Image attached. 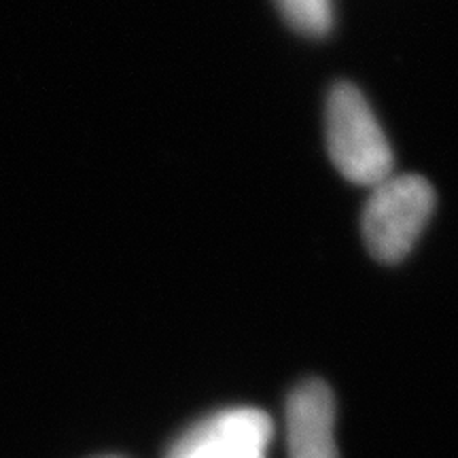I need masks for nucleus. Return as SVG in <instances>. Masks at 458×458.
Here are the masks:
<instances>
[{
    "mask_svg": "<svg viewBox=\"0 0 458 458\" xmlns=\"http://www.w3.org/2000/svg\"><path fill=\"white\" fill-rule=\"evenodd\" d=\"M329 157L351 182L376 187L393 174V148L368 98L352 83H335L325 108Z\"/></svg>",
    "mask_w": 458,
    "mask_h": 458,
    "instance_id": "f257e3e1",
    "label": "nucleus"
},
{
    "mask_svg": "<svg viewBox=\"0 0 458 458\" xmlns=\"http://www.w3.org/2000/svg\"><path fill=\"white\" fill-rule=\"evenodd\" d=\"M435 208V191L422 176H388L365 204L360 229L376 259L397 263L410 255Z\"/></svg>",
    "mask_w": 458,
    "mask_h": 458,
    "instance_id": "f03ea898",
    "label": "nucleus"
},
{
    "mask_svg": "<svg viewBox=\"0 0 458 458\" xmlns=\"http://www.w3.org/2000/svg\"><path fill=\"white\" fill-rule=\"evenodd\" d=\"M272 435L274 425L266 411L233 408L182 433L165 458H266Z\"/></svg>",
    "mask_w": 458,
    "mask_h": 458,
    "instance_id": "7ed1b4c3",
    "label": "nucleus"
},
{
    "mask_svg": "<svg viewBox=\"0 0 458 458\" xmlns=\"http://www.w3.org/2000/svg\"><path fill=\"white\" fill-rule=\"evenodd\" d=\"M289 458H340L335 445V399L323 380H306L286 401Z\"/></svg>",
    "mask_w": 458,
    "mask_h": 458,
    "instance_id": "20e7f679",
    "label": "nucleus"
}]
</instances>
